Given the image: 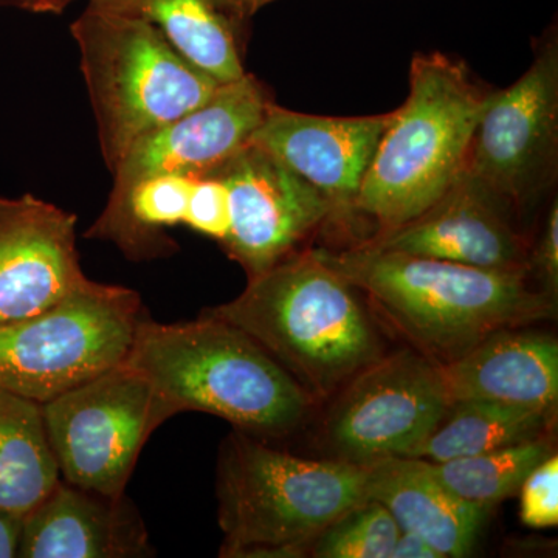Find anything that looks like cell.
Wrapping results in <instances>:
<instances>
[{
	"instance_id": "cell-14",
	"label": "cell",
	"mask_w": 558,
	"mask_h": 558,
	"mask_svg": "<svg viewBox=\"0 0 558 558\" xmlns=\"http://www.w3.org/2000/svg\"><path fill=\"white\" fill-rule=\"evenodd\" d=\"M391 113L322 117L270 101L248 143L266 149L325 197L330 218L354 213L363 179Z\"/></svg>"
},
{
	"instance_id": "cell-11",
	"label": "cell",
	"mask_w": 558,
	"mask_h": 558,
	"mask_svg": "<svg viewBox=\"0 0 558 558\" xmlns=\"http://www.w3.org/2000/svg\"><path fill=\"white\" fill-rule=\"evenodd\" d=\"M207 174L229 189L230 230L220 245L248 278L299 252L330 218L322 194L253 143Z\"/></svg>"
},
{
	"instance_id": "cell-12",
	"label": "cell",
	"mask_w": 558,
	"mask_h": 558,
	"mask_svg": "<svg viewBox=\"0 0 558 558\" xmlns=\"http://www.w3.org/2000/svg\"><path fill=\"white\" fill-rule=\"evenodd\" d=\"M269 94L245 73L220 84L201 108L135 142L113 168L109 196H120L140 180L157 175L202 178L244 148L264 119Z\"/></svg>"
},
{
	"instance_id": "cell-8",
	"label": "cell",
	"mask_w": 558,
	"mask_h": 558,
	"mask_svg": "<svg viewBox=\"0 0 558 558\" xmlns=\"http://www.w3.org/2000/svg\"><path fill=\"white\" fill-rule=\"evenodd\" d=\"M61 480L106 497H123L143 447L156 432L153 388L120 363L43 403Z\"/></svg>"
},
{
	"instance_id": "cell-5",
	"label": "cell",
	"mask_w": 558,
	"mask_h": 558,
	"mask_svg": "<svg viewBox=\"0 0 558 558\" xmlns=\"http://www.w3.org/2000/svg\"><path fill=\"white\" fill-rule=\"evenodd\" d=\"M490 94L446 54L414 57L409 98L391 112L354 211L387 231L432 207L461 174Z\"/></svg>"
},
{
	"instance_id": "cell-2",
	"label": "cell",
	"mask_w": 558,
	"mask_h": 558,
	"mask_svg": "<svg viewBox=\"0 0 558 558\" xmlns=\"http://www.w3.org/2000/svg\"><path fill=\"white\" fill-rule=\"evenodd\" d=\"M124 363L153 388V424L185 411L226 418L253 438L292 433L315 400L248 333L202 312L193 322L138 323Z\"/></svg>"
},
{
	"instance_id": "cell-26",
	"label": "cell",
	"mask_w": 558,
	"mask_h": 558,
	"mask_svg": "<svg viewBox=\"0 0 558 558\" xmlns=\"http://www.w3.org/2000/svg\"><path fill=\"white\" fill-rule=\"evenodd\" d=\"M520 519L532 529L558 524V458L550 454L532 470L520 487Z\"/></svg>"
},
{
	"instance_id": "cell-10",
	"label": "cell",
	"mask_w": 558,
	"mask_h": 558,
	"mask_svg": "<svg viewBox=\"0 0 558 558\" xmlns=\"http://www.w3.org/2000/svg\"><path fill=\"white\" fill-rule=\"evenodd\" d=\"M450 407L435 363L414 349L384 354L344 385L326 427L329 446L357 464L410 458Z\"/></svg>"
},
{
	"instance_id": "cell-4",
	"label": "cell",
	"mask_w": 558,
	"mask_h": 558,
	"mask_svg": "<svg viewBox=\"0 0 558 558\" xmlns=\"http://www.w3.org/2000/svg\"><path fill=\"white\" fill-rule=\"evenodd\" d=\"M369 465L307 459L233 429L220 446L216 495L220 557H301L368 497Z\"/></svg>"
},
{
	"instance_id": "cell-13",
	"label": "cell",
	"mask_w": 558,
	"mask_h": 558,
	"mask_svg": "<svg viewBox=\"0 0 558 558\" xmlns=\"http://www.w3.org/2000/svg\"><path fill=\"white\" fill-rule=\"evenodd\" d=\"M76 220L33 194L0 196V323L33 317L89 284Z\"/></svg>"
},
{
	"instance_id": "cell-9",
	"label": "cell",
	"mask_w": 558,
	"mask_h": 558,
	"mask_svg": "<svg viewBox=\"0 0 558 558\" xmlns=\"http://www.w3.org/2000/svg\"><path fill=\"white\" fill-rule=\"evenodd\" d=\"M557 131L558 47L549 38L519 81L492 92L461 172L509 209L524 207L553 168Z\"/></svg>"
},
{
	"instance_id": "cell-19",
	"label": "cell",
	"mask_w": 558,
	"mask_h": 558,
	"mask_svg": "<svg viewBox=\"0 0 558 558\" xmlns=\"http://www.w3.org/2000/svg\"><path fill=\"white\" fill-rule=\"evenodd\" d=\"M92 9L154 25L172 46L220 84L245 75L241 31L211 0H87Z\"/></svg>"
},
{
	"instance_id": "cell-28",
	"label": "cell",
	"mask_w": 558,
	"mask_h": 558,
	"mask_svg": "<svg viewBox=\"0 0 558 558\" xmlns=\"http://www.w3.org/2000/svg\"><path fill=\"white\" fill-rule=\"evenodd\" d=\"M24 517L0 510V558L20 556Z\"/></svg>"
},
{
	"instance_id": "cell-1",
	"label": "cell",
	"mask_w": 558,
	"mask_h": 558,
	"mask_svg": "<svg viewBox=\"0 0 558 558\" xmlns=\"http://www.w3.org/2000/svg\"><path fill=\"white\" fill-rule=\"evenodd\" d=\"M314 252L435 365L453 362L499 330L529 328L556 315V300L529 284V271L481 269L365 242Z\"/></svg>"
},
{
	"instance_id": "cell-7",
	"label": "cell",
	"mask_w": 558,
	"mask_h": 558,
	"mask_svg": "<svg viewBox=\"0 0 558 558\" xmlns=\"http://www.w3.org/2000/svg\"><path fill=\"white\" fill-rule=\"evenodd\" d=\"M146 314L135 290L90 279L50 310L0 323V387L43 405L123 363Z\"/></svg>"
},
{
	"instance_id": "cell-23",
	"label": "cell",
	"mask_w": 558,
	"mask_h": 558,
	"mask_svg": "<svg viewBox=\"0 0 558 558\" xmlns=\"http://www.w3.org/2000/svg\"><path fill=\"white\" fill-rule=\"evenodd\" d=\"M550 454L553 442L545 438L473 457L429 462V468L458 498L488 512L519 494L529 473Z\"/></svg>"
},
{
	"instance_id": "cell-15",
	"label": "cell",
	"mask_w": 558,
	"mask_h": 558,
	"mask_svg": "<svg viewBox=\"0 0 558 558\" xmlns=\"http://www.w3.org/2000/svg\"><path fill=\"white\" fill-rule=\"evenodd\" d=\"M510 209L465 174L417 218L377 231L365 244L492 270L529 271L531 245L513 227ZM531 274V271H529Z\"/></svg>"
},
{
	"instance_id": "cell-18",
	"label": "cell",
	"mask_w": 558,
	"mask_h": 558,
	"mask_svg": "<svg viewBox=\"0 0 558 558\" xmlns=\"http://www.w3.org/2000/svg\"><path fill=\"white\" fill-rule=\"evenodd\" d=\"M368 465V497L389 510L400 531L417 534L442 558L472 553L487 510L458 498L424 459L385 458Z\"/></svg>"
},
{
	"instance_id": "cell-27",
	"label": "cell",
	"mask_w": 558,
	"mask_h": 558,
	"mask_svg": "<svg viewBox=\"0 0 558 558\" xmlns=\"http://www.w3.org/2000/svg\"><path fill=\"white\" fill-rule=\"evenodd\" d=\"M531 277L542 282L543 292L556 300L558 289V205L554 202L543 227L542 236L535 247H531L529 258Z\"/></svg>"
},
{
	"instance_id": "cell-6",
	"label": "cell",
	"mask_w": 558,
	"mask_h": 558,
	"mask_svg": "<svg viewBox=\"0 0 558 558\" xmlns=\"http://www.w3.org/2000/svg\"><path fill=\"white\" fill-rule=\"evenodd\" d=\"M70 32L110 171L135 142L201 108L220 87L148 22L87 5Z\"/></svg>"
},
{
	"instance_id": "cell-31",
	"label": "cell",
	"mask_w": 558,
	"mask_h": 558,
	"mask_svg": "<svg viewBox=\"0 0 558 558\" xmlns=\"http://www.w3.org/2000/svg\"><path fill=\"white\" fill-rule=\"evenodd\" d=\"M75 0H5L3 5H13L32 13L61 14Z\"/></svg>"
},
{
	"instance_id": "cell-25",
	"label": "cell",
	"mask_w": 558,
	"mask_h": 558,
	"mask_svg": "<svg viewBox=\"0 0 558 558\" xmlns=\"http://www.w3.org/2000/svg\"><path fill=\"white\" fill-rule=\"evenodd\" d=\"M183 226L222 244L230 230V196L223 180L215 174L196 179Z\"/></svg>"
},
{
	"instance_id": "cell-17",
	"label": "cell",
	"mask_w": 558,
	"mask_h": 558,
	"mask_svg": "<svg viewBox=\"0 0 558 558\" xmlns=\"http://www.w3.org/2000/svg\"><path fill=\"white\" fill-rule=\"evenodd\" d=\"M436 368L451 403L488 400L557 414L558 343L549 333L499 330Z\"/></svg>"
},
{
	"instance_id": "cell-29",
	"label": "cell",
	"mask_w": 558,
	"mask_h": 558,
	"mask_svg": "<svg viewBox=\"0 0 558 558\" xmlns=\"http://www.w3.org/2000/svg\"><path fill=\"white\" fill-rule=\"evenodd\" d=\"M391 558H442L424 538L409 531H400Z\"/></svg>"
},
{
	"instance_id": "cell-3",
	"label": "cell",
	"mask_w": 558,
	"mask_h": 558,
	"mask_svg": "<svg viewBox=\"0 0 558 558\" xmlns=\"http://www.w3.org/2000/svg\"><path fill=\"white\" fill-rule=\"evenodd\" d=\"M202 312L248 333L315 403L384 355L357 289L314 248L279 260L248 278L236 299Z\"/></svg>"
},
{
	"instance_id": "cell-30",
	"label": "cell",
	"mask_w": 558,
	"mask_h": 558,
	"mask_svg": "<svg viewBox=\"0 0 558 558\" xmlns=\"http://www.w3.org/2000/svg\"><path fill=\"white\" fill-rule=\"evenodd\" d=\"M211 2L230 20L244 25L250 17L255 16L263 7L274 0H211Z\"/></svg>"
},
{
	"instance_id": "cell-16",
	"label": "cell",
	"mask_w": 558,
	"mask_h": 558,
	"mask_svg": "<svg viewBox=\"0 0 558 558\" xmlns=\"http://www.w3.org/2000/svg\"><path fill=\"white\" fill-rule=\"evenodd\" d=\"M156 556L128 495L106 497L61 480L24 517L22 558H145Z\"/></svg>"
},
{
	"instance_id": "cell-22",
	"label": "cell",
	"mask_w": 558,
	"mask_h": 558,
	"mask_svg": "<svg viewBox=\"0 0 558 558\" xmlns=\"http://www.w3.org/2000/svg\"><path fill=\"white\" fill-rule=\"evenodd\" d=\"M556 418L557 414L488 400H461L451 403L438 427L410 458L446 462L550 438Z\"/></svg>"
},
{
	"instance_id": "cell-32",
	"label": "cell",
	"mask_w": 558,
	"mask_h": 558,
	"mask_svg": "<svg viewBox=\"0 0 558 558\" xmlns=\"http://www.w3.org/2000/svg\"><path fill=\"white\" fill-rule=\"evenodd\" d=\"M3 2H5V0H0V3H2V5H3Z\"/></svg>"
},
{
	"instance_id": "cell-21",
	"label": "cell",
	"mask_w": 558,
	"mask_h": 558,
	"mask_svg": "<svg viewBox=\"0 0 558 558\" xmlns=\"http://www.w3.org/2000/svg\"><path fill=\"white\" fill-rule=\"evenodd\" d=\"M60 481L43 405L0 387V510L25 517Z\"/></svg>"
},
{
	"instance_id": "cell-24",
	"label": "cell",
	"mask_w": 558,
	"mask_h": 558,
	"mask_svg": "<svg viewBox=\"0 0 558 558\" xmlns=\"http://www.w3.org/2000/svg\"><path fill=\"white\" fill-rule=\"evenodd\" d=\"M399 534L389 510L376 499H366L326 527L307 554L317 558H391Z\"/></svg>"
},
{
	"instance_id": "cell-20",
	"label": "cell",
	"mask_w": 558,
	"mask_h": 558,
	"mask_svg": "<svg viewBox=\"0 0 558 558\" xmlns=\"http://www.w3.org/2000/svg\"><path fill=\"white\" fill-rule=\"evenodd\" d=\"M196 179L171 174L140 180L120 196H109L84 238L110 242L137 263L174 255L179 245L168 230L185 220Z\"/></svg>"
}]
</instances>
